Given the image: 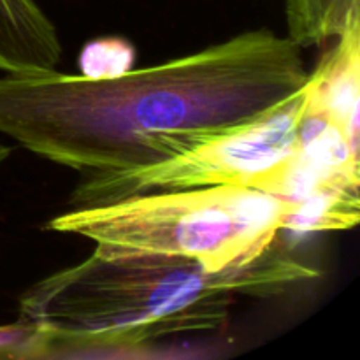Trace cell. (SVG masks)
I'll use <instances>...</instances> for the list:
<instances>
[{"mask_svg": "<svg viewBox=\"0 0 360 360\" xmlns=\"http://www.w3.org/2000/svg\"><path fill=\"white\" fill-rule=\"evenodd\" d=\"M306 79L302 49L269 28L115 76L4 74L0 136L76 171H125L260 118Z\"/></svg>", "mask_w": 360, "mask_h": 360, "instance_id": "6da1fadb", "label": "cell"}, {"mask_svg": "<svg viewBox=\"0 0 360 360\" xmlns=\"http://www.w3.org/2000/svg\"><path fill=\"white\" fill-rule=\"evenodd\" d=\"M320 274L274 248L248 266L220 271L186 257L95 248L83 262L28 287L18 313L51 333L49 359L122 354L176 334L221 329L239 297H281Z\"/></svg>", "mask_w": 360, "mask_h": 360, "instance_id": "7a4b0ae2", "label": "cell"}, {"mask_svg": "<svg viewBox=\"0 0 360 360\" xmlns=\"http://www.w3.org/2000/svg\"><path fill=\"white\" fill-rule=\"evenodd\" d=\"M292 200L246 186H200L72 207L46 229L74 234L108 253L186 257L210 271L255 262L283 231Z\"/></svg>", "mask_w": 360, "mask_h": 360, "instance_id": "3957f363", "label": "cell"}, {"mask_svg": "<svg viewBox=\"0 0 360 360\" xmlns=\"http://www.w3.org/2000/svg\"><path fill=\"white\" fill-rule=\"evenodd\" d=\"M304 86L260 118L181 155L125 171L84 172L69 204L91 207L129 195L200 186H246L280 195L299 158Z\"/></svg>", "mask_w": 360, "mask_h": 360, "instance_id": "277c9868", "label": "cell"}, {"mask_svg": "<svg viewBox=\"0 0 360 360\" xmlns=\"http://www.w3.org/2000/svg\"><path fill=\"white\" fill-rule=\"evenodd\" d=\"M304 83L302 115L336 130L359 153L360 18L336 39Z\"/></svg>", "mask_w": 360, "mask_h": 360, "instance_id": "5b68a950", "label": "cell"}, {"mask_svg": "<svg viewBox=\"0 0 360 360\" xmlns=\"http://www.w3.org/2000/svg\"><path fill=\"white\" fill-rule=\"evenodd\" d=\"M62 51L55 23L35 0H0V72H51Z\"/></svg>", "mask_w": 360, "mask_h": 360, "instance_id": "8992f818", "label": "cell"}, {"mask_svg": "<svg viewBox=\"0 0 360 360\" xmlns=\"http://www.w3.org/2000/svg\"><path fill=\"white\" fill-rule=\"evenodd\" d=\"M287 37L301 49L338 39L360 18V0H285Z\"/></svg>", "mask_w": 360, "mask_h": 360, "instance_id": "52a82bcc", "label": "cell"}, {"mask_svg": "<svg viewBox=\"0 0 360 360\" xmlns=\"http://www.w3.org/2000/svg\"><path fill=\"white\" fill-rule=\"evenodd\" d=\"M51 345V333L21 316L14 323L0 326V360L49 359Z\"/></svg>", "mask_w": 360, "mask_h": 360, "instance_id": "ba28073f", "label": "cell"}, {"mask_svg": "<svg viewBox=\"0 0 360 360\" xmlns=\"http://www.w3.org/2000/svg\"><path fill=\"white\" fill-rule=\"evenodd\" d=\"M11 153H13V148L7 146L6 143H2V141H0V165H2L4 162L11 157Z\"/></svg>", "mask_w": 360, "mask_h": 360, "instance_id": "9c48e42d", "label": "cell"}]
</instances>
